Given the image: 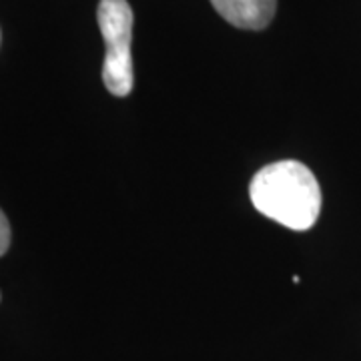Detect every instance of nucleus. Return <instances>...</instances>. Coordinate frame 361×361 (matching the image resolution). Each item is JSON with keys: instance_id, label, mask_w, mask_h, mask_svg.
<instances>
[{"instance_id": "1", "label": "nucleus", "mask_w": 361, "mask_h": 361, "mask_svg": "<svg viewBox=\"0 0 361 361\" xmlns=\"http://www.w3.org/2000/svg\"><path fill=\"white\" fill-rule=\"evenodd\" d=\"M251 203L261 215L293 231H307L322 213V187L313 171L299 161L263 167L249 185Z\"/></svg>"}, {"instance_id": "2", "label": "nucleus", "mask_w": 361, "mask_h": 361, "mask_svg": "<svg viewBox=\"0 0 361 361\" xmlns=\"http://www.w3.org/2000/svg\"><path fill=\"white\" fill-rule=\"evenodd\" d=\"M97 18L104 40V87L115 97H127L135 85L130 54L135 16L130 4L127 0H101Z\"/></svg>"}, {"instance_id": "3", "label": "nucleus", "mask_w": 361, "mask_h": 361, "mask_svg": "<svg viewBox=\"0 0 361 361\" xmlns=\"http://www.w3.org/2000/svg\"><path fill=\"white\" fill-rule=\"evenodd\" d=\"M211 4L229 25L245 30H263L277 11V0H211Z\"/></svg>"}, {"instance_id": "4", "label": "nucleus", "mask_w": 361, "mask_h": 361, "mask_svg": "<svg viewBox=\"0 0 361 361\" xmlns=\"http://www.w3.org/2000/svg\"><path fill=\"white\" fill-rule=\"evenodd\" d=\"M8 247H11V223L0 209V257L8 251Z\"/></svg>"}]
</instances>
